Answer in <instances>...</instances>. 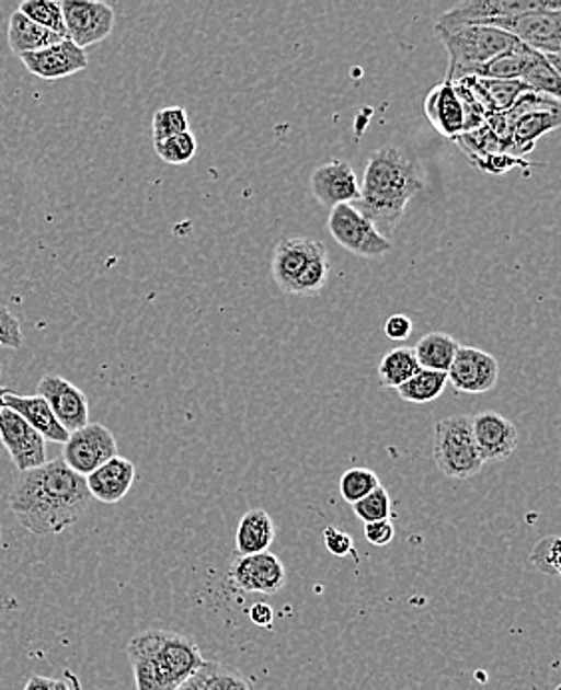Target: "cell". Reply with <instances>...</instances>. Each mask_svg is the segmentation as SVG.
Masks as SVG:
<instances>
[{
	"label": "cell",
	"instance_id": "obj_1",
	"mask_svg": "<svg viewBox=\"0 0 561 690\" xmlns=\"http://www.w3.org/2000/svg\"><path fill=\"white\" fill-rule=\"evenodd\" d=\"M92 496L87 478L76 474L58 456L41 468L21 472L9 496L14 518L34 536H56L87 514Z\"/></svg>",
	"mask_w": 561,
	"mask_h": 690
},
{
	"label": "cell",
	"instance_id": "obj_2",
	"mask_svg": "<svg viewBox=\"0 0 561 690\" xmlns=\"http://www.w3.org/2000/svg\"><path fill=\"white\" fill-rule=\"evenodd\" d=\"M421 189L419 165L399 148H380L368 158L360 182V199L353 207L390 241L409 202Z\"/></svg>",
	"mask_w": 561,
	"mask_h": 690
},
{
	"label": "cell",
	"instance_id": "obj_3",
	"mask_svg": "<svg viewBox=\"0 0 561 690\" xmlns=\"http://www.w3.org/2000/svg\"><path fill=\"white\" fill-rule=\"evenodd\" d=\"M126 653L136 690H178L206 663L194 639L163 629L134 636Z\"/></svg>",
	"mask_w": 561,
	"mask_h": 690
},
{
	"label": "cell",
	"instance_id": "obj_4",
	"mask_svg": "<svg viewBox=\"0 0 561 690\" xmlns=\"http://www.w3.org/2000/svg\"><path fill=\"white\" fill-rule=\"evenodd\" d=\"M434 33L448 53L446 82L450 84L474 76L480 66L518 43L514 36L488 24H434Z\"/></svg>",
	"mask_w": 561,
	"mask_h": 690
},
{
	"label": "cell",
	"instance_id": "obj_5",
	"mask_svg": "<svg viewBox=\"0 0 561 690\" xmlns=\"http://www.w3.org/2000/svg\"><path fill=\"white\" fill-rule=\"evenodd\" d=\"M434 462L450 480H470L482 472L472 416H448L434 426Z\"/></svg>",
	"mask_w": 561,
	"mask_h": 690
},
{
	"label": "cell",
	"instance_id": "obj_6",
	"mask_svg": "<svg viewBox=\"0 0 561 690\" xmlns=\"http://www.w3.org/2000/svg\"><path fill=\"white\" fill-rule=\"evenodd\" d=\"M329 231L341 248L363 260H380L392 251L387 238H382L377 227L360 216L353 206H336L329 214Z\"/></svg>",
	"mask_w": 561,
	"mask_h": 690
},
{
	"label": "cell",
	"instance_id": "obj_7",
	"mask_svg": "<svg viewBox=\"0 0 561 690\" xmlns=\"http://www.w3.org/2000/svg\"><path fill=\"white\" fill-rule=\"evenodd\" d=\"M561 12L560 0H470L460 2L450 11L443 12L436 24H490V22L516 19L529 12Z\"/></svg>",
	"mask_w": 561,
	"mask_h": 690
},
{
	"label": "cell",
	"instance_id": "obj_8",
	"mask_svg": "<svg viewBox=\"0 0 561 690\" xmlns=\"http://www.w3.org/2000/svg\"><path fill=\"white\" fill-rule=\"evenodd\" d=\"M118 456V444L114 434L104 424L88 422L84 428L72 432L62 444V460L76 474H92L100 465Z\"/></svg>",
	"mask_w": 561,
	"mask_h": 690
},
{
	"label": "cell",
	"instance_id": "obj_9",
	"mask_svg": "<svg viewBox=\"0 0 561 690\" xmlns=\"http://www.w3.org/2000/svg\"><path fill=\"white\" fill-rule=\"evenodd\" d=\"M60 7L65 19L66 38L82 50L92 44L106 41L114 31L116 14L106 2L65 0L60 2Z\"/></svg>",
	"mask_w": 561,
	"mask_h": 690
},
{
	"label": "cell",
	"instance_id": "obj_10",
	"mask_svg": "<svg viewBox=\"0 0 561 690\" xmlns=\"http://www.w3.org/2000/svg\"><path fill=\"white\" fill-rule=\"evenodd\" d=\"M488 26H496L500 31L514 36L529 50H536L543 56H560L561 12H529L516 19L490 22Z\"/></svg>",
	"mask_w": 561,
	"mask_h": 690
},
{
	"label": "cell",
	"instance_id": "obj_11",
	"mask_svg": "<svg viewBox=\"0 0 561 690\" xmlns=\"http://www.w3.org/2000/svg\"><path fill=\"white\" fill-rule=\"evenodd\" d=\"M229 582L243 594L275 595L287 582V572L275 553L263 551L253 555H239L231 563Z\"/></svg>",
	"mask_w": 561,
	"mask_h": 690
},
{
	"label": "cell",
	"instance_id": "obj_12",
	"mask_svg": "<svg viewBox=\"0 0 561 690\" xmlns=\"http://www.w3.org/2000/svg\"><path fill=\"white\" fill-rule=\"evenodd\" d=\"M0 444L7 448L19 472L46 464V440L16 412H0Z\"/></svg>",
	"mask_w": 561,
	"mask_h": 690
},
{
	"label": "cell",
	"instance_id": "obj_13",
	"mask_svg": "<svg viewBox=\"0 0 561 690\" xmlns=\"http://www.w3.org/2000/svg\"><path fill=\"white\" fill-rule=\"evenodd\" d=\"M446 375L456 392L484 394L496 387L500 365L486 350H480L474 346H460Z\"/></svg>",
	"mask_w": 561,
	"mask_h": 690
},
{
	"label": "cell",
	"instance_id": "obj_14",
	"mask_svg": "<svg viewBox=\"0 0 561 690\" xmlns=\"http://www.w3.org/2000/svg\"><path fill=\"white\" fill-rule=\"evenodd\" d=\"M38 396L46 400L56 421L68 434L84 428L90 422L87 394L70 380L56 375H46L38 382Z\"/></svg>",
	"mask_w": 561,
	"mask_h": 690
},
{
	"label": "cell",
	"instance_id": "obj_15",
	"mask_svg": "<svg viewBox=\"0 0 561 690\" xmlns=\"http://www.w3.org/2000/svg\"><path fill=\"white\" fill-rule=\"evenodd\" d=\"M476 448L484 465L504 462L518 450V430L514 422L494 411L472 416Z\"/></svg>",
	"mask_w": 561,
	"mask_h": 690
},
{
	"label": "cell",
	"instance_id": "obj_16",
	"mask_svg": "<svg viewBox=\"0 0 561 690\" xmlns=\"http://www.w3.org/2000/svg\"><path fill=\"white\" fill-rule=\"evenodd\" d=\"M311 192L324 207L353 206L360 199L355 170L343 160L321 163L311 175Z\"/></svg>",
	"mask_w": 561,
	"mask_h": 690
},
{
	"label": "cell",
	"instance_id": "obj_17",
	"mask_svg": "<svg viewBox=\"0 0 561 690\" xmlns=\"http://www.w3.org/2000/svg\"><path fill=\"white\" fill-rule=\"evenodd\" d=\"M19 58L31 74L38 76L43 80H62L88 68L87 50L78 48L68 38L44 50L22 55Z\"/></svg>",
	"mask_w": 561,
	"mask_h": 690
},
{
	"label": "cell",
	"instance_id": "obj_18",
	"mask_svg": "<svg viewBox=\"0 0 561 690\" xmlns=\"http://www.w3.org/2000/svg\"><path fill=\"white\" fill-rule=\"evenodd\" d=\"M324 251L327 248L317 239L289 238L279 241V245L273 251L271 273L280 291L293 295L295 280L301 275V271Z\"/></svg>",
	"mask_w": 561,
	"mask_h": 690
},
{
	"label": "cell",
	"instance_id": "obj_19",
	"mask_svg": "<svg viewBox=\"0 0 561 690\" xmlns=\"http://www.w3.org/2000/svg\"><path fill=\"white\" fill-rule=\"evenodd\" d=\"M136 482V465L128 458L114 456L106 464L100 465L92 474L87 475L90 496L102 504H118L128 496Z\"/></svg>",
	"mask_w": 561,
	"mask_h": 690
},
{
	"label": "cell",
	"instance_id": "obj_20",
	"mask_svg": "<svg viewBox=\"0 0 561 690\" xmlns=\"http://www.w3.org/2000/svg\"><path fill=\"white\" fill-rule=\"evenodd\" d=\"M424 114L444 138H458L466 131L465 106L450 82L432 88L424 100Z\"/></svg>",
	"mask_w": 561,
	"mask_h": 690
},
{
	"label": "cell",
	"instance_id": "obj_21",
	"mask_svg": "<svg viewBox=\"0 0 561 690\" xmlns=\"http://www.w3.org/2000/svg\"><path fill=\"white\" fill-rule=\"evenodd\" d=\"M4 409L16 412L21 418L28 422L34 430L43 436L46 442L65 444L68 440V432L56 421L50 406L43 396H22L16 392H9L4 396Z\"/></svg>",
	"mask_w": 561,
	"mask_h": 690
},
{
	"label": "cell",
	"instance_id": "obj_22",
	"mask_svg": "<svg viewBox=\"0 0 561 690\" xmlns=\"http://www.w3.org/2000/svg\"><path fill=\"white\" fill-rule=\"evenodd\" d=\"M275 521L265 509H249L243 518L239 519L236 531V550L239 555H253L270 551L271 543L275 541Z\"/></svg>",
	"mask_w": 561,
	"mask_h": 690
},
{
	"label": "cell",
	"instance_id": "obj_23",
	"mask_svg": "<svg viewBox=\"0 0 561 690\" xmlns=\"http://www.w3.org/2000/svg\"><path fill=\"white\" fill-rule=\"evenodd\" d=\"M66 41L58 34L46 31L43 26H38L36 22L28 21L24 14L14 11L9 21V46L16 56L31 55L44 50L53 44Z\"/></svg>",
	"mask_w": 561,
	"mask_h": 690
},
{
	"label": "cell",
	"instance_id": "obj_24",
	"mask_svg": "<svg viewBox=\"0 0 561 690\" xmlns=\"http://www.w3.org/2000/svg\"><path fill=\"white\" fill-rule=\"evenodd\" d=\"M560 122V110L529 112V114H522L518 118L506 119L507 130L512 134L514 146L524 148V150H531L534 143L540 140L541 136L558 130Z\"/></svg>",
	"mask_w": 561,
	"mask_h": 690
},
{
	"label": "cell",
	"instance_id": "obj_25",
	"mask_svg": "<svg viewBox=\"0 0 561 690\" xmlns=\"http://www.w3.org/2000/svg\"><path fill=\"white\" fill-rule=\"evenodd\" d=\"M178 690H255L238 669L206 660Z\"/></svg>",
	"mask_w": 561,
	"mask_h": 690
},
{
	"label": "cell",
	"instance_id": "obj_26",
	"mask_svg": "<svg viewBox=\"0 0 561 690\" xmlns=\"http://www.w3.org/2000/svg\"><path fill=\"white\" fill-rule=\"evenodd\" d=\"M458 341L446 333H428L422 336L419 345L414 346V356L419 367L434 372H448L454 356L458 353Z\"/></svg>",
	"mask_w": 561,
	"mask_h": 690
},
{
	"label": "cell",
	"instance_id": "obj_27",
	"mask_svg": "<svg viewBox=\"0 0 561 690\" xmlns=\"http://www.w3.org/2000/svg\"><path fill=\"white\" fill-rule=\"evenodd\" d=\"M560 70L550 65L548 56L531 50L528 65L519 76V82L534 94L551 97L560 102Z\"/></svg>",
	"mask_w": 561,
	"mask_h": 690
},
{
	"label": "cell",
	"instance_id": "obj_28",
	"mask_svg": "<svg viewBox=\"0 0 561 690\" xmlns=\"http://www.w3.org/2000/svg\"><path fill=\"white\" fill-rule=\"evenodd\" d=\"M421 370L411 346L392 348L378 365V378L385 389H399Z\"/></svg>",
	"mask_w": 561,
	"mask_h": 690
},
{
	"label": "cell",
	"instance_id": "obj_29",
	"mask_svg": "<svg viewBox=\"0 0 561 690\" xmlns=\"http://www.w3.org/2000/svg\"><path fill=\"white\" fill-rule=\"evenodd\" d=\"M531 50L524 44L516 43L506 53L494 56L490 62L480 66L476 70L474 78H486V80H519L524 68L528 65Z\"/></svg>",
	"mask_w": 561,
	"mask_h": 690
},
{
	"label": "cell",
	"instance_id": "obj_30",
	"mask_svg": "<svg viewBox=\"0 0 561 690\" xmlns=\"http://www.w3.org/2000/svg\"><path fill=\"white\" fill-rule=\"evenodd\" d=\"M446 384H448L446 372H434V370L421 368L409 382H404L397 390H399L400 399L404 402L428 404V402H434V400L443 396Z\"/></svg>",
	"mask_w": 561,
	"mask_h": 690
},
{
	"label": "cell",
	"instance_id": "obj_31",
	"mask_svg": "<svg viewBox=\"0 0 561 690\" xmlns=\"http://www.w3.org/2000/svg\"><path fill=\"white\" fill-rule=\"evenodd\" d=\"M474 78V76H472ZM476 87L484 96V108L492 112H507L519 97L529 92L519 80H486V78H474Z\"/></svg>",
	"mask_w": 561,
	"mask_h": 690
},
{
	"label": "cell",
	"instance_id": "obj_32",
	"mask_svg": "<svg viewBox=\"0 0 561 690\" xmlns=\"http://www.w3.org/2000/svg\"><path fill=\"white\" fill-rule=\"evenodd\" d=\"M19 12L24 14L28 21L36 22L50 33L58 34L66 38L65 19H62V7L58 0H24Z\"/></svg>",
	"mask_w": 561,
	"mask_h": 690
},
{
	"label": "cell",
	"instance_id": "obj_33",
	"mask_svg": "<svg viewBox=\"0 0 561 690\" xmlns=\"http://www.w3.org/2000/svg\"><path fill=\"white\" fill-rule=\"evenodd\" d=\"M380 480L377 472H373L370 468H351L339 480V492L345 499L346 504H356L363 497H367L370 492H375Z\"/></svg>",
	"mask_w": 561,
	"mask_h": 690
},
{
	"label": "cell",
	"instance_id": "obj_34",
	"mask_svg": "<svg viewBox=\"0 0 561 690\" xmlns=\"http://www.w3.org/2000/svg\"><path fill=\"white\" fill-rule=\"evenodd\" d=\"M158 158L163 163H170V165H185V163L194 160L195 151H197V140H195L192 131H184V134H178L173 138L168 140L156 141L153 143Z\"/></svg>",
	"mask_w": 561,
	"mask_h": 690
},
{
	"label": "cell",
	"instance_id": "obj_35",
	"mask_svg": "<svg viewBox=\"0 0 561 690\" xmlns=\"http://www.w3.org/2000/svg\"><path fill=\"white\" fill-rule=\"evenodd\" d=\"M190 131V118L182 106H168L158 110L151 119V138L156 141L168 140L178 134Z\"/></svg>",
	"mask_w": 561,
	"mask_h": 690
},
{
	"label": "cell",
	"instance_id": "obj_36",
	"mask_svg": "<svg viewBox=\"0 0 561 690\" xmlns=\"http://www.w3.org/2000/svg\"><path fill=\"white\" fill-rule=\"evenodd\" d=\"M329 275H331V265H329V257L324 251L301 271V275L295 280L293 295H317V292L323 291L327 283H329Z\"/></svg>",
	"mask_w": 561,
	"mask_h": 690
},
{
	"label": "cell",
	"instance_id": "obj_37",
	"mask_svg": "<svg viewBox=\"0 0 561 690\" xmlns=\"http://www.w3.org/2000/svg\"><path fill=\"white\" fill-rule=\"evenodd\" d=\"M529 563L543 575L558 577L561 573L560 538L558 536L541 538L534 545V550L529 551Z\"/></svg>",
	"mask_w": 561,
	"mask_h": 690
},
{
	"label": "cell",
	"instance_id": "obj_38",
	"mask_svg": "<svg viewBox=\"0 0 561 690\" xmlns=\"http://www.w3.org/2000/svg\"><path fill=\"white\" fill-rule=\"evenodd\" d=\"M353 511L356 518L365 524L380 521V519H390V496L389 492L378 485L375 492H370L367 497H363L360 502L353 504Z\"/></svg>",
	"mask_w": 561,
	"mask_h": 690
},
{
	"label": "cell",
	"instance_id": "obj_39",
	"mask_svg": "<svg viewBox=\"0 0 561 690\" xmlns=\"http://www.w3.org/2000/svg\"><path fill=\"white\" fill-rule=\"evenodd\" d=\"M0 345L9 348L22 346L21 323L7 307H0Z\"/></svg>",
	"mask_w": 561,
	"mask_h": 690
},
{
	"label": "cell",
	"instance_id": "obj_40",
	"mask_svg": "<svg viewBox=\"0 0 561 690\" xmlns=\"http://www.w3.org/2000/svg\"><path fill=\"white\" fill-rule=\"evenodd\" d=\"M324 545L327 550L331 551L335 557H346V555H353L355 553V545H353V538L341 531V529L333 528V526H327L323 531Z\"/></svg>",
	"mask_w": 561,
	"mask_h": 690
},
{
	"label": "cell",
	"instance_id": "obj_41",
	"mask_svg": "<svg viewBox=\"0 0 561 690\" xmlns=\"http://www.w3.org/2000/svg\"><path fill=\"white\" fill-rule=\"evenodd\" d=\"M394 526L390 519H380L373 524H365V538L368 543L377 545V548H387L394 540Z\"/></svg>",
	"mask_w": 561,
	"mask_h": 690
},
{
	"label": "cell",
	"instance_id": "obj_42",
	"mask_svg": "<svg viewBox=\"0 0 561 690\" xmlns=\"http://www.w3.org/2000/svg\"><path fill=\"white\" fill-rule=\"evenodd\" d=\"M412 333V321L407 314H392L385 323V335L390 341H407Z\"/></svg>",
	"mask_w": 561,
	"mask_h": 690
},
{
	"label": "cell",
	"instance_id": "obj_43",
	"mask_svg": "<svg viewBox=\"0 0 561 690\" xmlns=\"http://www.w3.org/2000/svg\"><path fill=\"white\" fill-rule=\"evenodd\" d=\"M249 619H251L253 625L267 626L270 629L273 625V609L267 603L253 605L251 611H249Z\"/></svg>",
	"mask_w": 561,
	"mask_h": 690
},
{
	"label": "cell",
	"instance_id": "obj_44",
	"mask_svg": "<svg viewBox=\"0 0 561 690\" xmlns=\"http://www.w3.org/2000/svg\"><path fill=\"white\" fill-rule=\"evenodd\" d=\"M53 690H82V682L72 670H65V675L60 679H55V689Z\"/></svg>",
	"mask_w": 561,
	"mask_h": 690
},
{
	"label": "cell",
	"instance_id": "obj_45",
	"mask_svg": "<svg viewBox=\"0 0 561 690\" xmlns=\"http://www.w3.org/2000/svg\"><path fill=\"white\" fill-rule=\"evenodd\" d=\"M55 689V679H48V677H31L24 690H53Z\"/></svg>",
	"mask_w": 561,
	"mask_h": 690
},
{
	"label": "cell",
	"instance_id": "obj_46",
	"mask_svg": "<svg viewBox=\"0 0 561 690\" xmlns=\"http://www.w3.org/2000/svg\"><path fill=\"white\" fill-rule=\"evenodd\" d=\"M9 392H11V390L0 387V412L4 411V396H7Z\"/></svg>",
	"mask_w": 561,
	"mask_h": 690
},
{
	"label": "cell",
	"instance_id": "obj_47",
	"mask_svg": "<svg viewBox=\"0 0 561 690\" xmlns=\"http://www.w3.org/2000/svg\"><path fill=\"white\" fill-rule=\"evenodd\" d=\"M0 375H2V370H0Z\"/></svg>",
	"mask_w": 561,
	"mask_h": 690
}]
</instances>
